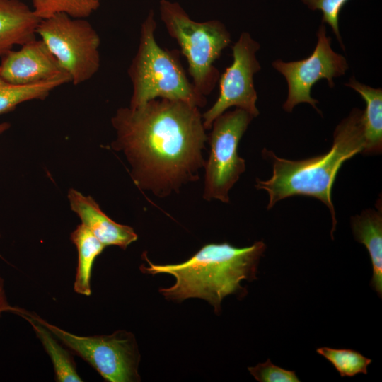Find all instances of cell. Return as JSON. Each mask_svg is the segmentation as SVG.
Here are the masks:
<instances>
[{"label": "cell", "mask_w": 382, "mask_h": 382, "mask_svg": "<svg viewBox=\"0 0 382 382\" xmlns=\"http://www.w3.org/2000/svg\"><path fill=\"white\" fill-rule=\"evenodd\" d=\"M111 123L116 134L111 146L125 155L139 188L164 197L199 179L208 138L199 108L156 98L118 108Z\"/></svg>", "instance_id": "1"}, {"label": "cell", "mask_w": 382, "mask_h": 382, "mask_svg": "<svg viewBox=\"0 0 382 382\" xmlns=\"http://www.w3.org/2000/svg\"><path fill=\"white\" fill-rule=\"evenodd\" d=\"M265 250L262 241L244 248L234 247L226 242L209 243L178 264L156 265L143 254L148 266L141 265L140 270L151 274H170L175 278L172 286L159 289L167 300L202 299L219 313L225 296L236 294L243 297L247 294L241 282L256 279L258 263Z\"/></svg>", "instance_id": "2"}, {"label": "cell", "mask_w": 382, "mask_h": 382, "mask_svg": "<svg viewBox=\"0 0 382 382\" xmlns=\"http://www.w3.org/2000/svg\"><path fill=\"white\" fill-rule=\"evenodd\" d=\"M362 114L360 109L353 108L336 127L330 150L320 156L291 161L277 157L271 151H262L265 156L272 162V175L267 180L257 179L255 187L269 194L267 209L277 202L294 195L318 199L330 212L333 239L337 221L331 189L342 163L364 149Z\"/></svg>", "instance_id": "3"}, {"label": "cell", "mask_w": 382, "mask_h": 382, "mask_svg": "<svg viewBox=\"0 0 382 382\" xmlns=\"http://www.w3.org/2000/svg\"><path fill=\"white\" fill-rule=\"evenodd\" d=\"M156 29L154 11L151 9L141 25L137 50L127 70L132 89L129 107L137 108L156 98L204 106L206 97L188 79L178 50L159 46Z\"/></svg>", "instance_id": "4"}, {"label": "cell", "mask_w": 382, "mask_h": 382, "mask_svg": "<svg viewBox=\"0 0 382 382\" xmlns=\"http://www.w3.org/2000/svg\"><path fill=\"white\" fill-rule=\"evenodd\" d=\"M159 11L168 33L187 59L193 86L201 95H209L220 77L214 64L231 42L229 31L219 20L193 21L178 2L161 0Z\"/></svg>", "instance_id": "5"}, {"label": "cell", "mask_w": 382, "mask_h": 382, "mask_svg": "<svg viewBox=\"0 0 382 382\" xmlns=\"http://www.w3.org/2000/svg\"><path fill=\"white\" fill-rule=\"evenodd\" d=\"M36 35L69 75L73 85L89 81L99 71L100 37L86 18L55 13L40 19Z\"/></svg>", "instance_id": "6"}, {"label": "cell", "mask_w": 382, "mask_h": 382, "mask_svg": "<svg viewBox=\"0 0 382 382\" xmlns=\"http://www.w3.org/2000/svg\"><path fill=\"white\" fill-rule=\"evenodd\" d=\"M32 317L49 329L73 354L109 382L139 381L140 354L134 335L120 330L111 335L81 336L53 325L34 312Z\"/></svg>", "instance_id": "7"}, {"label": "cell", "mask_w": 382, "mask_h": 382, "mask_svg": "<svg viewBox=\"0 0 382 382\" xmlns=\"http://www.w3.org/2000/svg\"><path fill=\"white\" fill-rule=\"evenodd\" d=\"M253 118L245 110L236 108L214 120L207 138L210 153L204 164V199L229 202V190L245 170V160L238 156V147Z\"/></svg>", "instance_id": "8"}, {"label": "cell", "mask_w": 382, "mask_h": 382, "mask_svg": "<svg viewBox=\"0 0 382 382\" xmlns=\"http://www.w3.org/2000/svg\"><path fill=\"white\" fill-rule=\"evenodd\" d=\"M316 35V47L308 57L289 62L277 59L272 64L287 83L288 94L283 104L286 112H292L301 103H308L321 114L316 105L318 101L311 96V88L322 79H325L330 88H333V79L344 75L348 69L345 57L332 49V39L327 36L324 24L319 26Z\"/></svg>", "instance_id": "9"}, {"label": "cell", "mask_w": 382, "mask_h": 382, "mask_svg": "<svg viewBox=\"0 0 382 382\" xmlns=\"http://www.w3.org/2000/svg\"><path fill=\"white\" fill-rule=\"evenodd\" d=\"M260 47L248 32H243L232 46L233 62L219 77V96L212 106L202 114L205 129H210L214 120L233 106L245 110L253 117L259 115L253 77L261 69L256 57Z\"/></svg>", "instance_id": "10"}, {"label": "cell", "mask_w": 382, "mask_h": 382, "mask_svg": "<svg viewBox=\"0 0 382 382\" xmlns=\"http://www.w3.org/2000/svg\"><path fill=\"white\" fill-rule=\"evenodd\" d=\"M1 58L0 75L11 83L28 86L54 80L71 83L69 75L40 39L35 38L18 50H11Z\"/></svg>", "instance_id": "11"}, {"label": "cell", "mask_w": 382, "mask_h": 382, "mask_svg": "<svg viewBox=\"0 0 382 382\" xmlns=\"http://www.w3.org/2000/svg\"><path fill=\"white\" fill-rule=\"evenodd\" d=\"M67 197L71 209L78 215L81 224L105 247L116 245L125 250L137 240L138 236L132 227L111 219L91 196L71 188Z\"/></svg>", "instance_id": "12"}, {"label": "cell", "mask_w": 382, "mask_h": 382, "mask_svg": "<svg viewBox=\"0 0 382 382\" xmlns=\"http://www.w3.org/2000/svg\"><path fill=\"white\" fill-rule=\"evenodd\" d=\"M40 18L21 0H0V57L36 38Z\"/></svg>", "instance_id": "13"}, {"label": "cell", "mask_w": 382, "mask_h": 382, "mask_svg": "<svg viewBox=\"0 0 382 382\" xmlns=\"http://www.w3.org/2000/svg\"><path fill=\"white\" fill-rule=\"evenodd\" d=\"M351 228L355 240L366 248L372 264L370 285L380 298L382 296V212L367 209L351 218Z\"/></svg>", "instance_id": "14"}, {"label": "cell", "mask_w": 382, "mask_h": 382, "mask_svg": "<svg viewBox=\"0 0 382 382\" xmlns=\"http://www.w3.org/2000/svg\"><path fill=\"white\" fill-rule=\"evenodd\" d=\"M13 313L24 318L32 326L37 337L51 359L57 381H83L77 371L73 352L69 348L60 342L49 329L32 317L29 311L16 306Z\"/></svg>", "instance_id": "15"}, {"label": "cell", "mask_w": 382, "mask_h": 382, "mask_svg": "<svg viewBox=\"0 0 382 382\" xmlns=\"http://www.w3.org/2000/svg\"><path fill=\"white\" fill-rule=\"evenodd\" d=\"M359 93L366 102L362 114L363 154H378L382 150V89L358 81L354 76L345 84Z\"/></svg>", "instance_id": "16"}, {"label": "cell", "mask_w": 382, "mask_h": 382, "mask_svg": "<svg viewBox=\"0 0 382 382\" xmlns=\"http://www.w3.org/2000/svg\"><path fill=\"white\" fill-rule=\"evenodd\" d=\"M70 239L78 252L74 290L79 294L88 296L91 294V278L94 262L105 246L82 224L71 232Z\"/></svg>", "instance_id": "17"}, {"label": "cell", "mask_w": 382, "mask_h": 382, "mask_svg": "<svg viewBox=\"0 0 382 382\" xmlns=\"http://www.w3.org/2000/svg\"><path fill=\"white\" fill-rule=\"evenodd\" d=\"M69 83L65 80L21 86L11 83L0 75V115L8 113L25 102L45 100L54 89Z\"/></svg>", "instance_id": "18"}, {"label": "cell", "mask_w": 382, "mask_h": 382, "mask_svg": "<svg viewBox=\"0 0 382 382\" xmlns=\"http://www.w3.org/2000/svg\"><path fill=\"white\" fill-rule=\"evenodd\" d=\"M35 14L45 18L59 13L87 18L98 9L101 0H32Z\"/></svg>", "instance_id": "19"}, {"label": "cell", "mask_w": 382, "mask_h": 382, "mask_svg": "<svg viewBox=\"0 0 382 382\" xmlns=\"http://www.w3.org/2000/svg\"><path fill=\"white\" fill-rule=\"evenodd\" d=\"M316 352L329 361L343 376H354L358 374H367V367L371 359L357 351L350 349H334L327 347L318 348Z\"/></svg>", "instance_id": "20"}, {"label": "cell", "mask_w": 382, "mask_h": 382, "mask_svg": "<svg viewBox=\"0 0 382 382\" xmlns=\"http://www.w3.org/2000/svg\"><path fill=\"white\" fill-rule=\"evenodd\" d=\"M311 10L322 12V23L328 24L342 48L345 50L339 29V14L348 0H301Z\"/></svg>", "instance_id": "21"}, {"label": "cell", "mask_w": 382, "mask_h": 382, "mask_svg": "<svg viewBox=\"0 0 382 382\" xmlns=\"http://www.w3.org/2000/svg\"><path fill=\"white\" fill-rule=\"evenodd\" d=\"M250 374L260 382H299L296 372L276 366L270 359L255 366L248 367Z\"/></svg>", "instance_id": "22"}, {"label": "cell", "mask_w": 382, "mask_h": 382, "mask_svg": "<svg viewBox=\"0 0 382 382\" xmlns=\"http://www.w3.org/2000/svg\"><path fill=\"white\" fill-rule=\"evenodd\" d=\"M14 308L15 306H11L8 302L5 289V282L0 276V318L4 313H13Z\"/></svg>", "instance_id": "23"}, {"label": "cell", "mask_w": 382, "mask_h": 382, "mask_svg": "<svg viewBox=\"0 0 382 382\" xmlns=\"http://www.w3.org/2000/svg\"><path fill=\"white\" fill-rule=\"evenodd\" d=\"M10 127H11V124L8 122L0 123V134L7 131L10 128ZM0 238H1V233H0Z\"/></svg>", "instance_id": "24"}]
</instances>
